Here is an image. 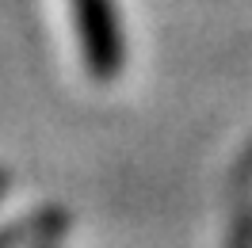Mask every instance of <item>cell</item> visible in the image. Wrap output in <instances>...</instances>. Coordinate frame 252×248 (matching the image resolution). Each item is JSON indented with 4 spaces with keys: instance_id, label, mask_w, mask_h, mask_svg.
<instances>
[{
    "instance_id": "obj_4",
    "label": "cell",
    "mask_w": 252,
    "mask_h": 248,
    "mask_svg": "<svg viewBox=\"0 0 252 248\" xmlns=\"http://www.w3.org/2000/svg\"><path fill=\"white\" fill-rule=\"evenodd\" d=\"M34 248H50V245H34Z\"/></svg>"
},
{
    "instance_id": "obj_3",
    "label": "cell",
    "mask_w": 252,
    "mask_h": 248,
    "mask_svg": "<svg viewBox=\"0 0 252 248\" xmlns=\"http://www.w3.org/2000/svg\"><path fill=\"white\" fill-rule=\"evenodd\" d=\"M4 191H8V172L0 168V199H4Z\"/></svg>"
},
{
    "instance_id": "obj_2",
    "label": "cell",
    "mask_w": 252,
    "mask_h": 248,
    "mask_svg": "<svg viewBox=\"0 0 252 248\" xmlns=\"http://www.w3.org/2000/svg\"><path fill=\"white\" fill-rule=\"evenodd\" d=\"M65 225H69V214L58 210V206H42V210H31L19 221H8L0 225V248H27V245H50L54 237H62Z\"/></svg>"
},
{
    "instance_id": "obj_1",
    "label": "cell",
    "mask_w": 252,
    "mask_h": 248,
    "mask_svg": "<svg viewBox=\"0 0 252 248\" xmlns=\"http://www.w3.org/2000/svg\"><path fill=\"white\" fill-rule=\"evenodd\" d=\"M73 8V23H77L80 38V58L92 80H115L123 73V27H119V12L115 0H69Z\"/></svg>"
}]
</instances>
